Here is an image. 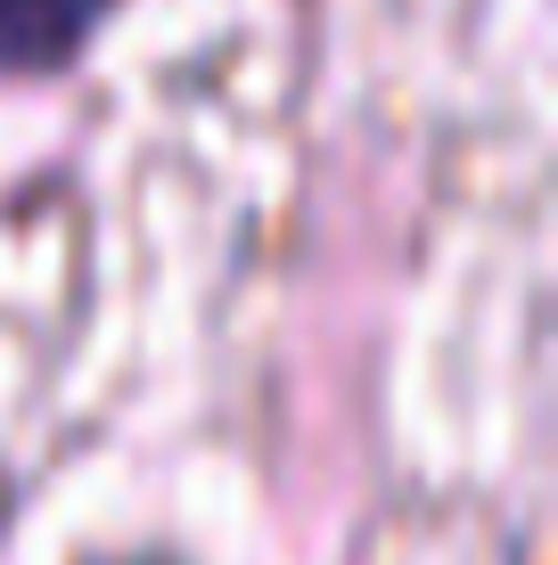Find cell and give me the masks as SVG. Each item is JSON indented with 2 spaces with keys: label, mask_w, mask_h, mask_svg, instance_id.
I'll list each match as a JSON object with an SVG mask.
<instances>
[{
  "label": "cell",
  "mask_w": 558,
  "mask_h": 565,
  "mask_svg": "<svg viewBox=\"0 0 558 565\" xmlns=\"http://www.w3.org/2000/svg\"><path fill=\"white\" fill-rule=\"evenodd\" d=\"M124 0H0V74H66Z\"/></svg>",
  "instance_id": "obj_1"
},
{
  "label": "cell",
  "mask_w": 558,
  "mask_h": 565,
  "mask_svg": "<svg viewBox=\"0 0 558 565\" xmlns=\"http://www.w3.org/2000/svg\"><path fill=\"white\" fill-rule=\"evenodd\" d=\"M124 565H157V557H124Z\"/></svg>",
  "instance_id": "obj_2"
}]
</instances>
